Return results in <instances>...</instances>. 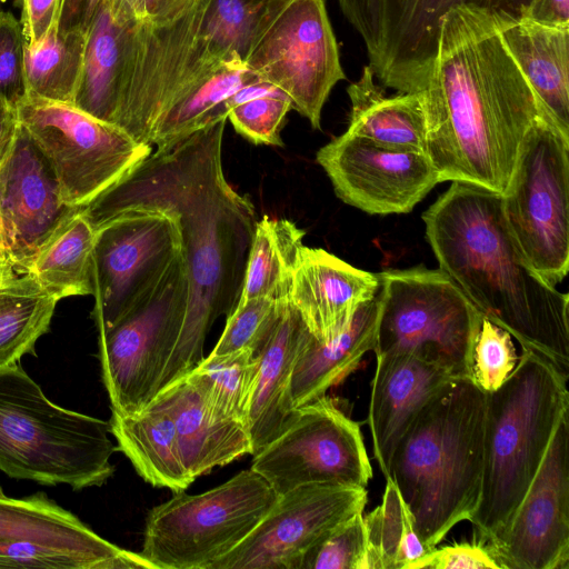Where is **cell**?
<instances>
[{"mask_svg":"<svg viewBox=\"0 0 569 569\" xmlns=\"http://www.w3.org/2000/svg\"><path fill=\"white\" fill-rule=\"evenodd\" d=\"M226 123L227 119L219 120L156 149L80 209L94 230L131 210L167 211L178 218L189 299L159 392L204 358L211 327L233 312L243 287L258 219L250 199L236 191L224 176Z\"/></svg>","mask_w":569,"mask_h":569,"instance_id":"cell-1","label":"cell"},{"mask_svg":"<svg viewBox=\"0 0 569 569\" xmlns=\"http://www.w3.org/2000/svg\"><path fill=\"white\" fill-rule=\"evenodd\" d=\"M421 94L427 154L439 182H465L499 194L528 131L539 118H549L503 44L500 19L465 4L442 17Z\"/></svg>","mask_w":569,"mask_h":569,"instance_id":"cell-2","label":"cell"},{"mask_svg":"<svg viewBox=\"0 0 569 569\" xmlns=\"http://www.w3.org/2000/svg\"><path fill=\"white\" fill-rule=\"evenodd\" d=\"M421 218L439 269L483 318L569 377V296L525 258L501 194L453 181Z\"/></svg>","mask_w":569,"mask_h":569,"instance_id":"cell-3","label":"cell"},{"mask_svg":"<svg viewBox=\"0 0 569 569\" xmlns=\"http://www.w3.org/2000/svg\"><path fill=\"white\" fill-rule=\"evenodd\" d=\"M291 0H188L151 22H131L114 124L140 143L176 97L226 63L246 62Z\"/></svg>","mask_w":569,"mask_h":569,"instance_id":"cell-4","label":"cell"},{"mask_svg":"<svg viewBox=\"0 0 569 569\" xmlns=\"http://www.w3.org/2000/svg\"><path fill=\"white\" fill-rule=\"evenodd\" d=\"M487 393L471 378L450 379L397 443L388 475L428 551L471 518L482 488Z\"/></svg>","mask_w":569,"mask_h":569,"instance_id":"cell-5","label":"cell"},{"mask_svg":"<svg viewBox=\"0 0 569 569\" xmlns=\"http://www.w3.org/2000/svg\"><path fill=\"white\" fill-rule=\"evenodd\" d=\"M568 379L547 359L522 350L507 380L487 393L482 488L469 519L473 540L488 546L508 527L569 410Z\"/></svg>","mask_w":569,"mask_h":569,"instance_id":"cell-6","label":"cell"},{"mask_svg":"<svg viewBox=\"0 0 569 569\" xmlns=\"http://www.w3.org/2000/svg\"><path fill=\"white\" fill-rule=\"evenodd\" d=\"M110 422L52 402L19 362L0 369V470L82 490L104 485L118 451Z\"/></svg>","mask_w":569,"mask_h":569,"instance_id":"cell-7","label":"cell"},{"mask_svg":"<svg viewBox=\"0 0 569 569\" xmlns=\"http://www.w3.org/2000/svg\"><path fill=\"white\" fill-rule=\"evenodd\" d=\"M377 273L375 355L417 356L455 377L471 378V355L483 316L461 289L440 269L423 266Z\"/></svg>","mask_w":569,"mask_h":569,"instance_id":"cell-8","label":"cell"},{"mask_svg":"<svg viewBox=\"0 0 569 569\" xmlns=\"http://www.w3.org/2000/svg\"><path fill=\"white\" fill-rule=\"evenodd\" d=\"M277 498L251 469L199 495L174 492L148 512L140 553L156 569H212L254 529Z\"/></svg>","mask_w":569,"mask_h":569,"instance_id":"cell-9","label":"cell"},{"mask_svg":"<svg viewBox=\"0 0 569 569\" xmlns=\"http://www.w3.org/2000/svg\"><path fill=\"white\" fill-rule=\"evenodd\" d=\"M569 139L547 117L528 131L501 194L508 228L535 271L556 287L569 270Z\"/></svg>","mask_w":569,"mask_h":569,"instance_id":"cell-10","label":"cell"},{"mask_svg":"<svg viewBox=\"0 0 569 569\" xmlns=\"http://www.w3.org/2000/svg\"><path fill=\"white\" fill-rule=\"evenodd\" d=\"M189 299L183 251L126 313L99 332L101 377L111 411L131 415L158 395Z\"/></svg>","mask_w":569,"mask_h":569,"instance_id":"cell-11","label":"cell"},{"mask_svg":"<svg viewBox=\"0 0 569 569\" xmlns=\"http://www.w3.org/2000/svg\"><path fill=\"white\" fill-rule=\"evenodd\" d=\"M20 124L53 169L67 203L82 208L151 153V146L72 103L26 96Z\"/></svg>","mask_w":569,"mask_h":569,"instance_id":"cell-12","label":"cell"},{"mask_svg":"<svg viewBox=\"0 0 569 569\" xmlns=\"http://www.w3.org/2000/svg\"><path fill=\"white\" fill-rule=\"evenodd\" d=\"M250 469L278 495L310 483L367 488L372 477L359 423L327 395L298 408L291 423L253 455Z\"/></svg>","mask_w":569,"mask_h":569,"instance_id":"cell-13","label":"cell"},{"mask_svg":"<svg viewBox=\"0 0 569 569\" xmlns=\"http://www.w3.org/2000/svg\"><path fill=\"white\" fill-rule=\"evenodd\" d=\"M247 67L286 93L313 129L346 74L323 0H291L258 41Z\"/></svg>","mask_w":569,"mask_h":569,"instance_id":"cell-14","label":"cell"},{"mask_svg":"<svg viewBox=\"0 0 569 569\" xmlns=\"http://www.w3.org/2000/svg\"><path fill=\"white\" fill-rule=\"evenodd\" d=\"M182 252L174 213L121 212L96 229L92 317L108 328L139 301Z\"/></svg>","mask_w":569,"mask_h":569,"instance_id":"cell-15","label":"cell"},{"mask_svg":"<svg viewBox=\"0 0 569 569\" xmlns=\"http://www.w3.org/2000/svg\"><path fill=\"white\" fill-rule=\"evenodd\" d=\"M0 568L156 569L103 539L46 493L0 497Z\"/></svg>","mask_w":569,"mask_h":569,"instance_id":"cell-16","label":"cell"},{"mask_svg":"<svg viewBox=\"0 0 569 569\" xmlns=\"http://www.w3.org/2000/svg\"><path fill=\"white\" fill-rule=\"evenodd\" d=\"M367 489L310 483L278 495L270 510L212 569H300L337 525L365 510Z\"/></svg>","mask_w":569,"mask_h":569,"instance_id":"cell-17","label":"cell"},{"mask_svg":"<svg viewBox=\"0 0 569 569\" xmlns=\"http://www.w3.org/2000/svg\"><path fill=\"white\" fill-rule=\"evenodd\" d=\"M336 196L369 214L408 213L439 183L427 153L379 146L348 131L316 153Z\"/></svg>","mask_w":569,"mask_h":569,"instance_id":"cell-18","label":"cell"},{"mask_svg":"<svg viewBox=\"0 0 569 569\" xmlns=\"http://www.w3.org/2000/svg\"><path fill=\"white\" fill-rule=\"evenodd\" d=\"M488 547L500 569H569V410L508 527Z\"/></svg>","mask_w":569,"mask_h":569,"instance_id":"cell-19","label":"cell"},{"mask_svg":"<svg viewBox=\"0 0 569 569\" xmlns=\"http://www.w3.org/2000/svg\"><path fill=\"white\" fill-rule=\"evenodd\" d=\"M539 0H377V34L369 66L375 77L398 92L421 91L437 56L440 23L447 11L465 4L500 20L529 16Z\"/></svg>","mask_w":569,"mask_h":569,"instance_id":"cell-20","label":"cell"},{"mask_svg":"<svg viewBox=\"0 0 569 569\" xmlns=\"http://www.w3.org/2000/svg\"><path fill=\"white\" fill-rule=\"evenodd\" d=\"M80 209L66 202L53 169L20 124L0 162V216L16 270L23 273L49 238Z\"/></svg>","mask_w":569,"mask_h":569,"instance_id":"cell-21","label":"cell"},{"mask_svg":"<svg viewBox=\"0 0 569 569\" xmlns=\"http://www.w3.org/2000/svg\"><path fill=\"white\" fill-rule=\"evenodd\" d=\"M379 287L378 273L303 244L293 270L289 302L310 333L325 342L349 327L359 307L371 300Z\"/></svg>","mask_w":569,"mask_h":569,"instance_id":"cell-22","label":"cell"},{"mask_svg":"<svg viewBox=\"0 0 569 569\" xmlns=\"http://www.w3.org/2000/svg\"><path fill=\"white\" fill-rule=\"evenodd\" d=\"M368 412L372 449L385 477L392 452L427 402L452 378L449 370L411 355L376 356Z\"/></svg>","mask_w":569,"mask_h":569,"instance_id":"cell-23","label":"cell"},{"mask_svg":"<svg viewBox=\"0 0 569 569\" xmlns=\"http://www.w3.org/2000/svg\"><path fill=\"white\" fill-rule=\"evenodd\" d=\"M159 393L168 403L182 460L193 480L216 467L252 455L246 423L220 413L186 377Z\"/></svg>","mask_w":569,"mask_h":569,"instance_id":"cell-24","label":"cell"},{"mask_svg":"<svg viewBox=\"0 0 569 569\" xmlns=\"http://www.w3.org/2000/svg\"><path fill=\"white\" fill-rule=\"evenodd\" d=\"M308 331L288 301L269 341L258 357V369L247 412V428L257 453L293 420L291 376Z\"/></svg>","mask_w":569,"mask_h":569,"instance_id":"cell-25","label":"cell"},{"mask_svg":"<svg viewBox=\"0 0 569 569\" xmlns=\"http://www.w3.org/2000/svg\"><path fill=\"white\" fill-rule=\"evenodd\" d=\"M500 37L549 118L569 139V26L500 20Z\"/></svg>","mask_w":569,"mask_h":569,"instance_id":"cell-26","label":"cell"},{"mask_svg":"<svg viewBox=\"0 0 569 569\" xmlns=\"http://www.w3.org/2000/svg\"><path fill=\"white\" fill-rule=\"evenodd\" d=\"M380 307L376 296L361 305L349 327L330 341H319L308 330L298 352L290 386L291 405L298 409L327 395L373 351Z\"/></svg>","mask_w":569,"mask_h":569,"instance_id":"cell-27","label":"cell"},{"mask_svg":"<svg viewBox=\"0 0 569 569\" xmlns=\"http://www.w3.org/2000/svg\"><path fill=\"white\" fill-rule=\"evenodd\" d=\"M109 422L118 451L146 482L180 492L194 481L184 467L174 422L161 393L139 412L111 411Z\"/></svg>","mask_w":569,"mask_h":569,"instance_id":"cell-28","label":"cell"},{"mask_svg":"<svg viewBox=\"0 0 569 569\" xmlns=\"http://www.w3.org/2000/svg\"><path fill=\"white\" fill-rule=\"evenodd\" d=\"M131 22L113 10L110 0H103L86 34L83 63L72 104L109 123L114 122L122 94Z\"/></svg>","mask_w":569,"mask_h":569,"instance_id":"cell-29","label":"cell"},{"mask_svg":"<svg viewBox=\"0 0 569 569\" xmlns=\"http://www.w3.org/2000/svg\"><path fill=\"white\" fill-rule=\"evenodd\" d=\"M347 92L351 102L349 133L382 147L427 153V119L421 91L387 97L367 64Z\"/></svg>","mask_w":569,"mask_h":569,"instance_id":"cell-30","label":"cell"},{"mask_svg":"<svg viewBox=\"0 0 569 569\" xmlns=\"http://www.w3.org/2000/svg\"><path fill=\"white\" fill-rule=\"evenodd\" d=\"M260 80L243 61L226 63L197 79L176 97L161 117L153 130L151 147L164 148L210 123L227 119L223 101L244 86Z\"/></svg>","mask_w":569,"mask_h":569,"instance_id":"cell-31","label":"cell"},{"mask_svg":"<svg viewBox=\"0 0 569 569\" xmlns=\"http://www.w3.org/2000/svg\"><path fill=\"white\" fill-rule=\"evenodd\" d=\"M94 241L96 230L79 212L49 238L23 273L58 301L93 295Z\"/></svg>","mask_w":569,"mask_h":569,"instance_id":"cell-32","label":"cell"},{"mask_svg":"<svg viewBox=\"0 0 569 569\" xmlns=\"http://www.w3.org/2000/svg\"><path fill=\"white\" fill-rule=\"evenodd\" d=\"M303 236L289 219L264 216L257 221L238 303L259 297L289 300Z\"/></svg>","mask_w":569,"mask_h":569,"instance_id":"cell-33","label":"cell"},{"mask_svg":"<svg viewBox=\"0 0 569 569\" xmlns=\"http://www.w3.org/2000/svg\"><path fill=\"white\" fill-rule=\"evenodd\" d=\"M57 302L29 273L14 274L0 286V369L34 355Z\"/></svg>","mask_w":569,"mask_h":569,"instance_id":"cell-34","label":"cell"},{"mask_svg":"<svg viewBox=\"0 0 569 569\" xmlns=\"http://www.w3.org/2000/svg\"><path fill=\"white\" fill-rule=\"evenodd\" d=\"M86 34L58 32V26L37 43L24 46L27 96L72 103L79 82Z\"/></svg>","mask_w":569,"mask_h":569,"instance_id":"cell-35","label":"cell"},{"mask_svg":"<svg viewBox=\"0 0 569 569\" xmlns=\"http://www.w3.org/2000/svg\"><path fill=\"white\" fill-rule=\"evenodd\" d=\"M369 569H407L429 552L396 485L386 479L381 503L365 515Z\"/></svg>","mask_w":569,"mask_h":569,"instance_id":"cell-36","label":"cell"},{"mask_svg":"<svg viewBox=\"0 0 569 569\" xmlns=\"http://www.w3.org/2000/svg\"><path fill=\"white\" fill-rule=\"evenodd\" d=\"M257 369L258 357L242 349L210 353L184 377L220 413L246 423Z\"/></svg>","mask_w":569,"mask_h":569,"instance_id":"cell-37","label":"cell"},{"mask_svg":"<svg viewBox=\"0 0 569 569\" xmlns=\"http://www.w3.org/2000/svg\"><path fill=\"white\" fill-rule=\"evenodd\" d=\"M288 301L259 297L238 303L227 318L211 353L226 355L250 349L257 357L269 341Z\"/></svg>","mask_w":569,"mask_h":569,"instance_id":"cell-38","label":"cell"},{"mask_svg":"<svg viewBox=\"0 0 569 569\" xmlns=\"http://www.w3.org/2000/svg\"><path fill=\"white\" fill-rule=\"evenodd\" d=\"M300 569H369L363 511L330 530L305 555Z\"/></svg>","mask_w":569,"mask_h":569,"instance_id":"cell-39","label":"cell"},{"mask_svg":"<svg viewBox=\"0 0 569 569\" xmlns=\"http://www.w3.org/2000/svg\"><path fill=\"white\" fill-rule=\"evenodd\" d=\"M290 109V98L276 88L234 106L227 120L237 132L256 144L282 147L280 131Z\"/></svg>","mask_w":569,"mask_h":569,"instance_id":"cell-40","label":"cell"},{"mask_svg":"<svg viewBox=\"0 0 569 569\" xmlns=\"http://www.w3.org/2000/svg\"><path fill=\"white\" fill-rule=\"evenodd\" d=\"M518 356L511 335L483 318L471 355V379L486 393L498 389L513 371Z\"/></svg>","mask_w":569,"mask_h":569,"instance_id":"cell-41","label":"cell"},{"mask_svg":"<svg viewBox=\"0 0 569 569\" xmlns=\"http://www.w3.org/2000/svg\"><path fill=\"white\" fill-rule=\"evenodd\" d=\"M26 96L22 27L11 12L0 11V98L17 108Z\"/></svg>","mask_w":569,"mask_h":569,"instance_id":"cell-42","label":"cell"},{"mask_svg":"<svg viewBox=\"0 0 569 569\" xmlns=\"http://www.w3.org/2000/svg\"><path fill=\"white\" fill-rule=\"evenodd\" d=\"M407 569H500L490 548L479 541L433 548Z\"/></svg>","mask_w":569,"mask_h":569,"instance_id":"cell-43","label":"cell"},{"mask_svg":"<svg viewBox=\"0 0 569 569\" xmlns=\"http://www.w3.org/2000/svg\"><path fill=\"white\" fill-rule=\"evenodd\" d=\"M62 0H22L21 27L24 46L39 42L49 30L58 26Z\"/></svg>","mask_w":569,"mask_h":569,"instance_id":"cell-44","label":"cell"},{"mask_svg":"<svg viewBox=\"0 0 569 569\" xmlns=\"http://www.w3.org/2000/svg\"><path fill=\"white\" fill-rule=\"evenodd\" d=\"M340 9L350 24L360 34L369 56L377 34V0H338Z\"/></svg>","mask_w":569,"mask_h":569,"instance_id":"cell-45","label":"cell"},{"mask_svg":"<svg viewBox=\"0 0 569 569\" xmlns=\"http://www.w3.org/2000/svg\"><path fill=\"white\" fill-rule=\"evenodd\" d=\"M188 0H110L114 11L141 23L162 19L179 10Z\"/></svg>","mask_w":569,"mask_h":569,"instance_id":"cell-46","label":"cell"},{"mask_svg":"<svg viewBox=\"0 0 569 569\" xmlns=\"http://www.w3.org/2000/svg\"><path fill=\"white\" fill-rule=\"evenodd\" d=\"M103 0H62L58 17V32L87 34L89 26Z\"/></svg>","mask_w":569,"mask_h":569,"instance_id":"cell-47","label":"cell"},{"mask_svg":"<svg viewBox=\"0 0 569 569\" xmlns=\"http://www.w3.org/2000/svg\"><path fill=\"white\" fill-rule=\"evenodd\" d=\"M527 18L549 26H569V0H539Z\"/></svg>","mask_w":569,"mask_h":569,"instance_id":"cell-48","label":"cell"},{"mask_svg":"<svg viewBox=\"0 0 569 569\" xmlns=\"http://www.w3.org/2000/svg\"><path fill=\"white\" fill-rule=\"evenodd\" d=\"M19 126L17 108L0 98V162L9 152Z\"/></svg>","mask_w":569,"mask_h":569,"instance_id":"cell-49","label":"cell"},{"mask_svg":"<svg viewBox=\"0 0 569 569\" xmlns=\"http://www.w3.org/2000/svg\"><path fill=\"white\" fill-rule=\"evenodd\" d=\"M16 268L11 260L8 238L0 216V272L14 271Z\"/></svg>","mask_w":569,"mask_h":569,"instance_id":"cell-50","label":"cell"},{"mask_svg":"<svg viewBox=\"0 0 569 569\" xmlns=\"http://www.w3.org/2000/svg\"><path fill=\"white\" fill-rule=\"evenodd\" d=\"M14 271L0 272V286L14 276Z\"/></svg>","mask_w":569,"mask_h":569,"instance_id":"cell-51","label":"cell"},{"mask_svg":"<svg viewBox=\"0 0 569 569\" xmlns=\"http://www.w3.org/2000/svg\"><path fill=\"white\" fill-rule=\"evenodd\" d=\"M0 497H4V493H3V491H2L1 486H0Z\"/></svg>","mask_w":569,"mask_h":569,"instance_id":"cell-52","label":"cell"},{"mask_svg":"<svg viewBox=\"0 0 569 569\" xmlns=\"http://www.w3.org/2000/svg\"><path fill=\"white\" fill-rule=\"evenodd\" d=\"M1 1H2V0H0V2H1Z\"/></svg>","mask_w":569,"mask_h":569,"instance_id":"cell-53","label":"cell"}]
</instances>
